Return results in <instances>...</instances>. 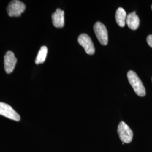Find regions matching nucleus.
I'll list each match as a JSON object with an SVG mask.
<instances>
[{"label": "nucleus", "mask_w": 152, "mask_h": 152, "mask_svg": "<svg viewBox=\"0 0 152 152\" xmlns=\"http://www.w3.org/2000/svg\"><path fill=\"white\" fill-rule=\"evenodd\" d=\"M147 41L148 45L152 48V34L149 35L147 37Z\"/></svg>", "instance_id": "nucleus-12"}, {"label": "nucleus", "mask_w": 152, "mask_h": 152, "mask_svg": "<svg viewBox=\"0 0 152 152\" xmlns=\"http://www.w3.org/2000/svg\"><path fill=\"white\" fill-rule=\"evenodd\" d=\"M48 50L46 46H43L38 51V54L37 55L36 59L35 60V63L36 64H39L43 63L46 60Z\"/></svg>", "instance_id": "nucleus-11"}, {"label": "nucleus", "mask_w": 152, "mask_h": 152, "mask_svg": "<svg viewBox=\"0 0 152 152\" xmlns=\"http://www.w3.org/2000/svg\"><path fill=\"white\" fill-rule=\"evenodd\" d=\"M78 43L85 49L87 54L93 55L95 53V49L92 40L87 34L83 33L79 36L78 38Z\"/></svg>", "instance_id": "nucleus-6"}, {"label": "nucleus", "mask_w": 152, "mask_h": 152, "mask_svg": "<svg viewBox=\"0 0 152 152\" xmlns=\"http://www.w3.org/2000/svg\"><path fill=\"white\" fill-rule=\"evenodd\" d=\"M94 30L100 43L103 45H107L108 42V36L106 27L101 22H96L94 26Z\"/></svg>", "instance_id": "nucleus-4"}, {"label": "nucleus", "mask_w": 152, "mask_h": 152, "mask_svg": "<svg viewBox=\"0 0 152 152\" xmlns=\"http://www.w3.org/2000/svg\"><path fill=\"white\" fill-rule=\"evenodd\" d=\"M52 22L55 27L63 28L64 26V11L57 9L52 14Z\"/></svg>", "instance_id": "nucleus-8"}, {"label": "nucleus", "mask_w": 152, "mask_h": 152, "mask_svg": "<svg viewBox=\"0 0 152 152\" xmlns=\"http://www.w3.org/2000/svg\"><path fill=\"white\" fill-rule=\"evenodd\" d=\"M115 18L117 24L121 27H124L125 26L127 18V14L125 10L122 7H119L116 11Z\"/></svg>", "instance_id": "nucleus-10"}, {"label": "nucleus", "mask_w": 152, "mask_h": 152, "mask_svg": "<svg viewBox=\"0 0 152 152\" xmlns=\"http://www.w3.org/2000/svg\"><path fill=\"white\" fill-rule=\"evenodd\" d=\"M0 115L15 121L20 120V115L10 105L2 102H0Z\"/></svg>", "instance_id": "nucleus-5"}, {"label": "nucleus", "mask_w": 152, "mask_h": 152, "mask_svg": "<svg viewBox=\"0 0 152 152\" xmlns=\"http://www.w3.org/2000/svg\"><path fill=\"white\" fill-rule=\"evenodd\" d=\"M17 59L15 55L11 51L6 52L4 56V68L6 73L10 74L12 73L16 65Z\"/></svg>", "instance_id": "nucleus-7"}, {"label": "nucleus", "mask_w": 152, "mask_h": 152, "mask_svg": "<svg viewBox=\"0 0 152 152\" xmlns=\"http://www.w3.org/2000/svg\"><path fill=\"white\" fill-rule=\"evenodd\" d=\"M151 8H152V6H151Z\"/></svg>", "instance_id": "nucleus-13"}, {"label": "nucleus", "mask_w": 152, "mask_h": 152, "mask_svg": "<svg viewBox=\"0 0 152 152\" xmlns=\"http://www.w3.org/2000/svg\"><path fill=\"white\" fill-rule=\"evenodd\" d=\"M128 80L136 94L141 97L146 95V91L142 82L134 71H130L127 73Z\"/></svg>", "instance_id": "nucleus-1"}, {"label": "nucleus", "mask_w": 152, "mask_h": 152, "mask_svg": "<svg viewBox=\"0 0 152 152\" xmlns=\"http://www.w3.org/2000/svg\"><path fill=\"white\" fill-rule=\"evenodd\" d=\"M26 5L18 0L11 1L7 7V12L10 17L20 16L26 10Z\"/></svg>", "instance_id": "nucleus-2"}, {"label": "nucleus", "mask_w": 152, "mask_h": 152, "mask_svg": "<svg viewBox=\"0 0 152 152\" xmlns=\"http://www.w3.org/2000/svg\"><path fill=\"white\" fill-rule=\"evenodd\" d=\"M117 132L121 140L124 143H130L133 138V132L130 127L125 122L121 121L119 124Z\"/></svg>", "instance_id": "nucleus-3"}, {"label": "nucleus", "mask_w": 152, "mask_h": 152, "mask_svg": "<svg viewBox=\"0 0 152 152\" xmlns=\"http://www.w3.org/2000/svg\"><path fill=\"white\" fill-rule=\"evenodd\" d=\"M126 23L132 30H136L138 28L140 24V19L139 16L136 15L135 11L130 13L127 16Z\"/></svg>", "instance_id": "nucleus-9"}]
</instances>
